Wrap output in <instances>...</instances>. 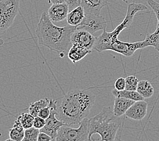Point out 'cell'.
<instances>
[{"label":"cell","instance_id":"obj_9","mask_svg":"<svg viewBox=\"0 0 159 141\" xmlns=\"http://www.w3.org/2000/svg\"><path fill=\"white\" fill-rule=\"evenodd\" d=\"M146 47L148 45L144 40L136 42H125L118 39L110 45L108 50L114 51L125 56L129 57L133 56L135 52L138 49H143Z\"/></svg>","mask_w":159,"mask_h":141},{"label":"cell","instance_id":"obj_11","mask_svg":"<svg viewBox=\"0 0 159 141\" xmlns=\"http://www.w3.org/2000/svg\"><path fill=\"white\" fill-rule=\"evenodd\" d=\"M147 2L156 14L158 23L155 31L152 34H147L144 41L148 47L153 46L157 50L159 47V3L155 2L154 0H148Z\"/></svg>","mask_w":159,"mask_h":141},{"label":"cell","instance_id":"obj_16","mask_svg":"<svg viewBox=\"0 0 159 141\" xmlns=\"http://www.w3.org/2000/svg\"><path fill=\"white\" fill-rule=\"evenodd\" d=\"M91 52L92 50H89V49L82 48L79 45L72 44V46L68 52L67 56L73 63H77L83 59H84L87 55L91 53Z\"/></svg>","mask_w":159,"mask_h":141},{"label":"cell","instance_id":"obj_29","mask_svg":"<svg viewBox=\"0 0 159 141\" xmlns=\"http://www.w3.org/2000/svg\"><path fill=\"white\" fill-rule=\"evenodd\" d=\"M38 141H52V139L46 133L40 132L38 136Z\"/></svg>","mask_w":159,"mask_h":141},{"label":"cell","instance_id":"obj_8","mask_svg":"<svg viewBox=\"0 0 159 141\" xmlns=\"http://www.w3.org/2000/svg\"><path fill=\"white\" fill-rule=\"evenodd\" d=\"M107 23L104 17L98 14H88L82 22L77 26V29H83L93 34L98 31L107 29Z\"/></svg>","mask_w":159,"mask_h":141},{"label":"cell","instance_id":"obj_19","mask_svg":"<svg viewBox=\"0 0 159 141\" xmlns=\"http://www.w3.org/2000/svg\"><path fill=\"white\" fill-rule=\"evenodd\" d=\"M112 94L115 97H123L134 101L144 100V98L142 97L137 91H132L125 89L123 90H118L114 88L112 90Z\"/></svg>","mask_w":159,"mask_h":141},{"label":"cell","instance_id":"obj_18","mask_svg":"<svg viewBox=\"0 0 159 141\" xmlns=\"http://www.w3.org/2000/svg\"><path fill=\"white\" fill-rule=\"evenodd\" d=\"M25 129L21 124L19 118L14 121L13 127L10 129L9 136L10 139L6 140H13V141H22L25 137Z\"/></svg>","mask_w":159,"mask_h":141},{"label":"cell","instance_id":"obj_15","mask_svg":"<svg viewBox=\"0 0 159 141\" xmlns=\"http://www.w3.org/2000/svg\"><path fill=\"white\" fill-rule=\"evenodd\" d=\"M135 102L134 101L123 97H115L113 113L116 116L121 117L125 114L128 109Z\"/></svg>","mask_w":159,"mask_h":141},{"label":"cell","instance_id":"obj_13","mask_svg":"<svg viewBox=\"0 0 159 141\" xmlns=\"http://www.w3.org/2000/svg\"><path fill=\"white\" fill-rule=\"evenodd\" d=\"M69 12V7L64 2L52 3L51 7L48 9V14L53 22H59L66 19Z\"/></svg>","mask_w":159,"mask_h":141},{"label":"cell","instance_id":"obj_25","mask_svg":"<svg viewBox=\"0 0 159 141\" xmlns=\"http://www.w3.org/2000/svg\"><path fill=\"white\" fill-rule=\"evenodd\" d=\"M45 125V119L39 116L35 117V119H34V121H33V127H35L39 129H41V128H43L44 127Z\"/></svg>","mask_w":159,"mask_h":141},{"label":"cell","instance_id":"obj_4","mask_svg":"<svg viewBox=\"0 0 159 141\" xmlns=\"http://www.w3.org/2000/svg\"><path fill=\"white\" fill-rule=\"evenodd\" d=\"M147 10V6L142 3H131L128 5L126 16L124 20L111 32H108L107 29H104L98 37L96 38L95 43L93 45V49L102 52L108 50L109 46L115 41L118 40L119 35L124 29L129 28L131 26L134 21L135 15L139 11Z\"/></svg>","mask_w":159,"mask_h":141},{"label":"cell","instance_id":"obj_20","mask_svg":"<svg viewBox=\"0 0 159 141\" xmlns=\"http://www.w3.org/2000/svg\"><path fill=\"white\" fill-rule=\"evenodd\" d=\"M137 92L144 98H149L153 96L154 93V89L151 83L148 80H142L139 81Z\"/></svg>","mask_w":159,"mask_h":141},{"label":"cell","instance_id":"obj_30","mask_svg":"<svg viewBox=\"0 0 159 141\" xmlns=\"http://www.w3.org/2000/svg\"><path fill=\"white\" fill-rule=\"evenodd\" d=\"M49 3H62L65 2V0H48Z\"/></svg>","mask_w":159,"mask_h":141},{"label":"cell","instance_id":"obj_23","mask_svg":"<svg viewBox=\"0 0 159 141\" xmlns=\"http://www.w3.org/2000/svg\"><path fill=\"white\" fill-rule=\"evenodd\" d=\"M18 117L20 119L21 124L25 129L33 126V121L34 119H35V117L32 115L31 113H22Z\"/></svg>","mask_w":159,"mask_h":141},{"label":"cell","instance_id":"obj_21","mask_svg":"<svg viewBox=\"0 0 159 141\" xmlns=\"http://www.w3.org/2000/svg\"><path fill=\"white\" fill-rule=\"evenodd\" d=\"M50 99L45 98L43 99H41V100L32 102L29 107V113H31L34 117L38 116V114L40 111V110L45 107V106H48L49 104H50Z\"/></svg>","mask_w":159,"mask_h":141},{"label":"cell","instance_id":"obj_31","mask_svg":"<svg viewBox=\"0 0 159 141\" xmlns=\"http://www.w3.org/2000/svg\"><path fill=\"white\" fill-rule=\"evenodd\" d=\"M157 50L159 52V47H158V49H157Z\"/></svg>","mask_w":159,"mask_h":141},{"label":"cell","instance_id":"obj_1","mask_svg":"<svg viewBox=\"0 0 159 141\" xmlns=\"http://www.w3.org/2000/svg\"><path fill=\"white\" fill-rule=\"evenodd\" d=\"M95 101L96 94L91 89L69 90L58 102L56 117L65 125H79L88 117Z\"/></svg>","mask_w":159,"mask_h":141},{"label":"cell","instance_id":"obj_7","mask_svg":"<svg viewBox=\"0 0 159 141\" xmlns=\"http://www.w3.org/2000/svg\"><path fill=\"white\" fill-rule=\"evenodd\" d=\"M57 104V101L54 100V99H50V106L51 109V113L50 116L45 120V125H44V127L40 129V132H45L49 136H50L52 139V141H56L58 129L62 125H65L56 117Z\"/></svg>","mask_w":159,"mask_h":141},{"label":"cell","instance_id":"obj_17","mask_svg":"<svg viewBox=\"0 0 159 141\" xmlns=\"http://www.w3.org/2000/svg\"><path fill=\"white\" fill-rule=\"evenodd\" d=\"M85 16V13L83 7L80 6L74 10L70 11L67 14V23L74 26H77L81 23Z\"/></svg>","mask_w":159,"mask_h":141},{"label":"cell","instance_id":"obj_12","mask_svg":"<svg viewBox=\"0 0 159 141\" xmlns=\"http://www.w3.org/2000/svg\"><path fill=\"white\" fill-rule=\"evenodd\" d=\"M148 104L144 100L135 101L126 111L125 115L131 120L141 121L147 115Z\"/></svg>","mask_w":159,"mask_h":141},{"label":"cell","instance_id":"obj_3","mask_svg":"<svg viewBox=\"0 0 159 141\" xmlns=\"http://www.w3.org/2000/svg\"><path fill=\"white\" fill-rule=\"evenodd\" d=\"M120 124V117L116 116L111 107H104L98 115L89 119V140H92L95 134H99L102 141L115 140Z\"/></svg>","mask_w":159,"mask_h":141},{"label":"cell","instance_id":"obj_5","mask_svg":"<svg viewBox=\"0 0 159 141\" xmlns=\"http://www.w3.org/2000/svg\"><path fill=\"white\" fill-rule=\"evenodd\" d=\"M89 118L86 117L79 124L77 128L64 125L58 129L56 141H85L89 140Z\"/></svg>","mask_w":159,"mask_h":141},{"label":"cell","instance_id":"obj_24","mask_svg":"<svg viewBox=\"0 0 159 141\" xmlns=\"http://www.w3.org/2000/svg\"><path fill=\"white\" fill-rule=\"evenodd\" d=\"M125 89L128 90L136 91L139 83L138 78L135 75H129L125 78Z\"/></svg>","mask_w":159,"mask_h":141},{"label":"cell","instance_id":"obj_6","mask_svg":"<svg viewBox=\"0 0 159 141\" xmlns=\"http://www.w3.org/2000/svg\"><path fill=\"white\" fill-rule=\"evenodd\" d=\"M19 7L20 0H0V36L12 25Z\"/></svg>","mask_w":159,"mask_h":141},{"label":"cell","instance_id":"obj_14","mask_svg":"<svg viewBox=\"0 0 159 141\" xmlns=\"http://www.w3.org/2000/svg\"><path fill=\"white\" fill-rule=\"evenodd\" d=\"M109 0H81V6L84 9L85 14L99 15L102 9L107 6Z\"/></svg>","mask_w":159,"mask_h":141},{"label":"cell","instance_id":"obj_26","mask_svg":"<svg viewBox=\"0 0 159 141\" xmlns=\"http://www.w3.org/2000/svg\"><path fill=\"white\" fill-rule=\"evenodd\" d=\"M126 82L125 78H119L117 79L115 83V88L118 90H123L125 89Z\"/></svg>","mask_w":159,"mask_h":141},{"label":"cell","instance_id":"obj_2","mask_svg":"<svg viewBox=\"0 0 159 141\" xmlns=\"http://www.w3.org/2000/svg\"><path fill=\"white\" fill-rule=\"evenodd\" d=\"M76 29V26L69 24L63 27L55 25L48 13L43 12L37 24L35 33L40 45L64 57L68 54L70 48L71 35Z\"/></svg>","mask_w":159,"mask_h":141},{"label":"cell","instance_id":"obj_22","mask_svg":"<svg viewBox=\"0 0 159 141\" xmlns=\"http://www.w3.org/2000/svg\"><path fill=\"white\" fill-rule=\"evenodd\" d=\"M40 129L35 127H31L25 129V137L22 141H38V136Z\"/></svg>","mask_w":159,"mask_h":141},{"label":"cell","instance_id":"obj_10","mask_svg":"<svg viewBox=\"0 0 159 141\" xmlns=\"http://www.w3.org/2000/svg\"><path fill=\"white\" fill-rule=\"evenodd\" d=\"M96 38L92 33L85 30L76 29L71 35V42L72 44L77 45L89 50H92L95 43Z\"/></svg>","mask_w":159,"mask_h":141},{"label":"cell","instance_id":"obj_27","mask_svg":"<svg viewBox=\"0 0 159 141\" xmlns=\"http://www.w3.org/2000/svg\"><path fill=\"white\" fill-rule=\"evenodd\" d=\"M65 2L69 7V12L81 4V0H65Z\"/></svg>","mask_w":159,"mask_h":141},{"label":"cell","instance_id":"obj_28","mask_svg":"<svg viewBox=\"0 0 159 141\" xmlns=\"http://www.w3.org/2000/svg\"><path fill=\"white\" fill-rule=\"evenodd\" d=\"M51 113V109H50V104H49L48 106H45V107L41 109L40 110V111L39 112L38 116L43 118V119L46 120L47 118L50 116Z\"/></svg>","mask_w":159,"mask_h":141}]
</instances>
